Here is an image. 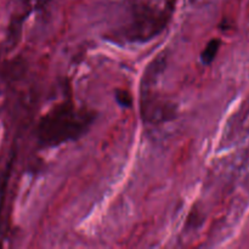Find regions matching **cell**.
I'll return each mask as SVG.
<instances>
[{
  "label": "cell",
  "mask_w": 249,
  "mask_h": 249,
  "mask_svg": "<svg viewBox=\"0 0 249 249\" xmlns=\"http://www.w3.org/2000/svg\"><path fill=\"white\" fill-rule=\"evenodd\" d=\"M96 119V112L77 106L73 100L65 99L53 105L38 122L36 134L39 145L56 147L77 141L88 133Z\"/></svg>",
  "instance_id": "1"
},
{
  "label": "cell",
  "mask_w": 249,
  "mask_h": 249,
  "mask_svg": "<svg viewBox=\"0 0 249 249\" xmlns=\"http://www.w3.org/2000/svg\"><path fill=\"white\" fill-rule=\"evenodd\" d=\"M172 7L157 2L140 0L131 5L129 19L119 31L128 43H146L160 36L169 23Z\"/></svg>",
  "instance_id": "2"
},
{
  "label": "cell",
  "mask_w": 249,
  "mask_h": 249,
  "mask_svg": "<svg viewBox=\"0 0 249 249\" xmlns=\"http://www.w3.org/2000/svg\"><path fill=\"white\" fill-rule=\"evenodd\" d=\"M175 107L163 99L155 97L153 94H146L141 101V113L147 123H160L173 119Z\"/></svg>",
  "instance_id": "3"
},
{
  "label": "cell",
  "mask_w": 249,
  "mask_h": 249,
  "mask_svg": "<svg viewBox=\"0 0 249 249\" xmlns=\"http://www.w3.org/2000/svg\"><path fill=\"white\" fill-rule=\"evenodd\" d=\"M221 45V41L220 39L218 38H214L212 40L208 41L206 46H204L203 51L201 53V61L203 65L209 66L214 60H215L216 55L219 53V49H220Z\"/></svg>",
  "instance_id": "4"
},
{
  "label": "cell",
  "mask_w": 249,
  "mask_h": 249,
  "mask_svg": "<svg viewBox=\"0 0 249 249\" xmlns=\"http://www.w3.org/2000/svg\"><path fill=\"white\" fill-rule=\"evenodd\" d=\"M116 100L122 107H125V108H129V107L133 106V97H131L130 92L126 91V90H117Z\"/></svg>",
  "instance_id": "5"
}]
</instances>
